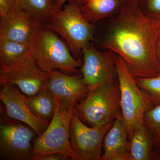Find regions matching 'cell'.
Here are the masks:
<instances>
[{"mask_svg": "<svg viewBox=\"0 0 160 160\" xmlns=\"http://www.w3.org/2000/svg\"><path fill=\"white\" fill-rule=\"evenodd\" d=\"M42 24L17 5L9 14L1 17L0 38L21 43L30 48Z\"/></svg>", "mask_w": 160, "mask_h": 160, "instance_id": "8fae6325", "label": "cell"}, {"mask_svg": "<svg viewBox=\"0 0 160 160\" xmlns=\"http://www.w3.org/2000/svg\"><path fill=\"white\" fill-rule=\"evenodd\" d=\"M159 34L158 18L145 14L140 0H124L102 44L122 58L135 78L153 77L159 73Z\"/></svg>", "mask_w": 160, "mask_h": 160, "instance_id": "6da1fadb", "label": "cell"}, {"mask_svg": "<svg viewBox=\"0 0 160 160\" xmlns=\"http://www.w3.org/2000/svg\"><path fill=\"white\" fill-rule=\"evenodd\" d=\"M159 61V73L158 75L160 76V59L158 60Z\"/></svg>", "mask_w": 160, "mask_h": 160, "instance_id": "f1b7e54d", "label": "cell"}, {"mask_svg": "<svg viewBox=\"0 0 160 160\" xmlns=\"http://www.w3.org/2000/svg\"><path fill=\"white\" fill-rule=\"evenodd\" d=\"M24 100L36 116L50 122L57 107L56 100L47 89L31 97L24 94Z\"/></svg>", "mask_w": 160, "mask_h": 160, "instance_id": "e0dca14e", "label": "cell"}, {"mask_svg": "<svg viewBox=\"0 0 160 160\" xmlns=\"http://www.w3.org/2000/svg\"><path fill=\"white\" fill-rule=\"evenodd\" d=\"M42 25L59 35L78 59L82 57L83 49L94 39V26L83 17L78 0H70Z\"/></svg>", "mask_w": 160, "mask_h": 160, "instance_id": "7a4b0ae2", "label": "cell"}, {"mask_svg": "<svg viewBox=\"0 0 160 160\" xmlns=\"http://www.w3.org/2000/svg\"><path fill=\"white\" fill-rule=\"evenodd\" d=\"M152 14L160 15V0H140Z\"/></svg>", "mask_w": 160, "mask_h": 160, "instance_id": "603a6c76", "label": "cell"}, {"mask_svg": "<svg viewBox=\"0 0 160 160\" xmlns=\"http://www.w3.org/2000/svg\"><path fill=\"white\" fill-rule=\"evenodd\" d=\"M102 150L101 160H129V132L122 112L105 135Z\"/></svg>", "mask_w": 160, "mask_h": 160, "instance_id": "5bb4252c", "label": "cell"}, {"mask_svg": "<svg viewBox=\"0 0 160 160\" xmlns=\"http://www.w3.org/2000/svg\"><path fill=\"white\" fill-rule=\"evenodd\" d=\"M158 20L159 22V32L160 33V15L158 16L157 17Z\"/></svg>", "mask_w": 160, "mask_h": 160, "instance_id": "83f0119b", "label": "cell"}, {"mask_svg": "<svg viewBox=\"0 0 160 160\" xmlns=\"http://www.w3.org/2000/svg\"><path fill=\"white\" fill-rule=\"evenodd\" d=\"M75 111V107L65 109L57 104L48 127L33 140L32 160H41L44 157L56 152L65 153L72 160H76L69 141L70 123Z\"/></svg>", "mask_w": 160, "mask_h": 160, "instance_id": "8992f818", "label": "cell"}, {"mask_svg": "<svg viewBox=\"0 0 160 160\" xmlns=\"http://www.w3.org/2000/svg\"><path fill=\"white\" fill-rule=\"evenodd\" d=\"M82 66L80 71L89 89L117 82L116 53L110 50H98L91 43L82 52Z\"/></svg>", "mask_w": 160, "mask_h": 160, "instance_id": "30bf717a", "label": "cell"}, {"mask_svg": "<svg viewBox=\"0 0 160 160\" xmlns=\"http://www.w3.org/2000/svg\"><path fill=\"white\" fill-rule=\"evenodd\" d=\"M17 5L43 24L59 11L55 0H15Z\"/></svg>", "mask_w": 160, "mask_h": 160, "instance_id": "ac0fdd59", "label": "cell"}, {"mask_svg": "<svg viewBox=\"0 0 160 160\" xmlns=\"http://www.w3.org/2000/svg\"><path fill=\"white\" fill-rule=\"evenodd\" d=\"M124 0H78L80 11L91 24L109 18L119 10Z\"/></svg>", "mask_w": 160, "mask_h": 160, "instance_id": "9a60e30c", "label": "cell"}, {"mask_svg": "<svg viewBox=\"0 0 160 160\" xmlns=\"http://www.w3.org/2000/svg\"><path fill=\"white\" fill-rule=\"evenodd\" d=\"M143 124L152 140L153 157L155 152L160 146V103L146 112Z\"/></svg>", "mask_w": 160, "mask_h": 160, "instance_id": "ffe728a7", "label": "cell"}, {"mask_svg": "<svg viewBox=\"0 0 160 160\" xmlns=\"http://www.w3.org/2000/svg\"><path fill=\"white\" fill-rule=\"evenodd\" d=\"M157 55L158 59H160V33L159 35L157 45Z\"/></svg>", "mask_w": 160, "mask_h": 160, "instance_id": "484cf974", "label": "cell"}, {"mask_svg": "<svg viewBox=\"0 0 160 160\" xmlns=\"http://www.w3.org/2000/svg\"><path fill=\"white\" fill-rule=\"evenodd\" d=\"M24 94L15 85H1L0 99L5 106V112L9 117L25 123L33 129L38 136L46 130L49 122L38 118L28 108Z\"/></svg>", "mask_w": 160, "mask_h": 160, "instance_id": "4fadbf2b", "label": "cell"}, {"mask_svg": "<svg viewBox=\"0 0 160 160\" xmlns=\"http://www.w3.org/2000/svg\"><path fill=\"white\" fill-rule=\"evenodd\" d=\"M153 160H160V146L155 152Z\"/></svg>", "mask_w": 160, "mask_h": 160, "instance_id": "4316f807", "label": "cell"}, {"mask_svg": "<svg viewBox=\"0 0 160 160\" xmlns=\"http://www.w3.org/2000/svg\"><path fill=\"white\" fill-rule=\"evenodd\" d=\"M1 112L0 159L32 160L35 132L25 123L9 117Z\"/></svg>", "mask_w": 160, "mask_h": 160, "instance_id": "52a82bcc", "label": "cell"}, {"mask_svg": "<svg viewBox=\"0 0 160 160\" xmlns=\"http://www.w3.org/2000/svg\"><path fill=\"white\" fill-rule=\"evenodd\" d=\"M129 160H153L152 140L144 124L129 137Z\"/></svg>", "mask_w": 160, "mask_h": 160, "instance_id": "2e32d148", "label": "cell"}, {"mask_svg": "<svg viewBox=\"0 0 160 160\" xmlns=\"http://www.w3.org/2000/svg\"><path fill=\"white\" fill-rule=\"evenodd\" d=\"M75 108L82 121L90 126L112 123L122 112L118 82L89 89Z\"/></svg>", "mask_w": 160, "mask_h": 160, "instance_id": "5b68a950", "label": "cell"}, {"mask_svg": "<svg viewBox=\"0 0 160 160\" xmlns=\"http://www.w3.org/2000/svg\"><path fill=\"white\" fill-rule=\"evenodd\" d=\"M50 73L38 66L30 51L16 62L0 65V84H9L18 87L23 94L32 96L46 90Z\"/></svg>", "mask_w": 160, "mask_h": 160, "instance_id": "ba28073f", "label": "cell"}, {"mask_svg": "<svg viewBox=\"0 0 160 160\" xmlns=\"http://www.w3.org/2000/svg\"><path fill=\"white\" fill-rule=\"evenodd\" d=\"M46 89L54 97L58 105L67 109L75 108L89 90L82 77L59 70L50 73Z\"/></svg>", "mask_w": 160, "mask_h": 160, "instance_id": "7c38bea8", "label": "cell"}, {"mask_svg": "<svg viewBox=\"0 0 160 160\" xmlns=\"http://www.w3.org/2000/svg\"><path fill=\"white\" fill-rule=\"evenodd\" d=\"M69 1L70 0H55V2L58 9L59 10H61L62 9L63 6L65 3Z\"/></svg>", "mask_w": 160, "mask_h": 160, "instance_id": "d4e9b609", "label": "cell"}, {"mask_svg": "<svg viewBox=\"0 0 160 160\" xmlns=\"http://www.w3.org/2000/svg\"><path fill=\"white\" fill-rule=\"evenodd\" d=\"M30 49L29 46L24 44L0 38V65L7 66L15 62Z\"/></svg>", "mask_w": 160, "mask_h": 160, "instance_id": "d6986e66", "label": "cell"}, {"mask_svg": "<svg viewBox=\"0 0 160 160\" xmlns=\"http://www.w3.org/2000/svg\"><path fill=\"white\" fill-rule=\"evenodd\" d=\"M112 122L89 126L75 111L70 123L69 141L76 160H101L103 139Z\"/></svg>", "mask_w": 160, "mask_h": 160, "instance_id": "9c48e42d", "label": "cell"}, {"mask_svg": "<svg viewBox=\"0 0 160 160\" xmlns=\"http://www.w3.org/2000/svg\"><path fill=\"white\" fill-rule=\"evenodd\" d=\"M41 160H72V159L65 153L56 152L44 157Z\"/></svg>", "mask_w": 160, "mask_h": 160, "instance_id": "cb8c5ba5", "label": "cell"}, {"mask_svg": "<svg viewBox=\"0 0 160 160\" xmlns=\"http://www.w3.org/2000/svg\"><path fill=\"white\" fill-rule=\"evenodd\" d=\"M16 6L15 0H0V16L9 14Z\"/></svg>", "mask_w": 160, "mask_h": 160, "instance_id": "7402d4cb", "label": "cell"}, {"mask_svg": "<svg viewBox=\"0 0 160 160\" xmlns=\"http://www.w3.org/2000/svg\"><path fill=\"white\" fill-rule=\"evenodd\" d=\"M140 88L150 97L160 103V76L150 78H135Z\"/></svg>", "mask_w": 160, "mask_h": 160, "instance_id": "44dd1931", "label": "cell"}, {"mask_svg": "<svg viewBox=\"0 0 160 160\" xmlns=\"http://www.w3.org/2000/svg\"><path fill=\"white\" fill-rule=\"evenodd\" d=\"M32 55L39 67L51 73L59 70L76 75L83 61L72 54L68 45L54 32L42 26L30 47Z\"/></svg>", "mask_w": 160, "mask_h": 160, "instance_id": "3957f363", "label": "cell"}, {"mask_svg": "<svg viewBox=\"0 0 160 160\" xmlns=\"http://www.w3.org/2000/svg\"><path fill=\"white\" fill-rule=\"evenodd\" d=\"M115 64L121 112L129 137L136 129L143 125L146 112L158 103L140 88L125 61L118 54Z\"/></svg>", "mask_w": 160, "mask_h": 160, "instance_id": "277c9868", "label": "cell"}]
</instances>
